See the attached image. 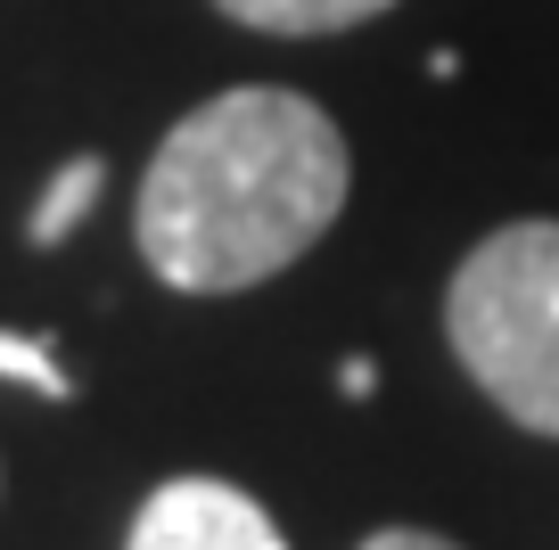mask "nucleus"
<instances>
[{
    "instance_id": "obj_1",
    "label": "nucleus",
    "mask_w": 559,
    "mask_h": 550,
    "mask_svg": "<svg viewBox=\"0 0 559 550\" xmlns=\"http://www.w3.org/2000/svg\"><path fill=\"white\" fill-rule=\"evenodd\" d=\"M346 132L305 91L239 83L174 123L140 172V255L181 296H239L288 272L346 214Z\"/></svg>"
},
{
    "instance_id": "obj_2",
    "label": "nucleus",
    "mask_w": 559,
    "mask_h": 550,
    "mask_svg": "<svg viewBox=\"0 0 559 550\" xmlns=\"http://www.w3.org/2000/svg\"><path fill=\"white\" fill-rule=\"evenodd\" d=\"M453 361L502 419L559 444V223H502L444 288Z\"/></svg>"
},
{
    "instance_id": "obj_3",
    "label": "nucleus",
    "mask_w": 559,
    "mask_h": 550,
    "mask_svg": "<svg viewBox=\"0 0 559 550\" xmlns=\"http://www.w3.org/2000/svg\"><path fill=\"white\" fill-rule=\"evenodd\" d=\"M123 550H288V534L272 526L255 493L223 477H174L140 501L132 517V542Z\"/></svg>"
},
{
    "instance_id": "obj_4",
    "label": "nucleus",
    "mask_w": 559,
    "mask_h": 550,
    "mask_svg": "<svg viewBox=\"0 0 559 550\" xmlns=\"http://www.w3.org/2000/svg\"><path fill=\"white\" fill-rule=\"evenodd\" d=\"M230 25L247 34H280V41H321V34H354V25L386 17L395 0H214Z\"/></svg>"
},
{
    "instance_id": "obj_5",
    "label": "nucleus",
    "mask_w": 559,
    "mask_h": 550,
    "mask_svg": "<svg viewBox=\"0 0 559 550\" xmlns=\"http://www.w3.org/2000/svg\"><path fill=\"white\" fill-rule=\"evenodd\" d=\"M99 190H107V165H99V156H67V165L50 172V190L34 198V223H25V239H34V247H67V230L83 223L91 206H99Z\"/></svg>"
},
{
    "instance_id": "obj_6",
    "label": "nucleus",
    "mask_w": 559,
    "mask_h": 550,
    "mask_svg": "<svg viewBox=\"0 0 559 550\" xmlns=\"http://www.w3.org/2000/svg\"><path fill=\"white\" fill-rule=\"evenodd\" d=\"M0 379L34 386V395H50V403H67V395H74L67 361H58V354H50L41 337H9V328H0Z\"/></svg>"
},
{
    "instance_id": "obj_7",
    "label": "nucleus",
    "mask_w": 559,
    "mask_h": 550,
    "mask_svg": "<svg viewBox=\"0 0 559 550\" xmlns=\"http://www.w3.org/2000/svg\"><path fill=\"white\" fill-rule=\"evenodd\" d=\"M362 550H461V542H444V534H419V526H379Z\"/></svg>"
},
{
    "instance_id": "obj_8",
    "label": "nucleus",
    "mask_w": 559,
    "mask_h": 550,
    "mask_svg": "<svg viewBox=\"0 0 559 550\" xmlns=\"http://www.w3.org/2000/svg\"><path fill=\"white\" fill-rule=\"evenodd\" d=\"M337 386H346V403H370V395H379V370H370V361H346Z\"/></svg>"
}]
</instances>
